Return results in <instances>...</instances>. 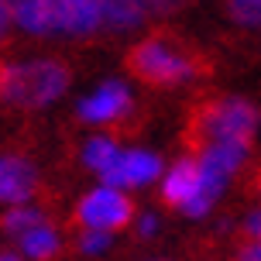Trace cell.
<instances>
[{
  "label": "cell",
  "mask_w": 261,
  "mask_h": 261,
  "mask_svg": "<svg viewBox=\"0 0 261 261\" xmlns=\"http://www.w3.org/2000/svg\"><path fill=\"white\" fill-rule=\"evenodd\" d=\"M11 17L24 31L41 35V38H52V35L83 38L103 24V4H93V0H24V4L11 7Z\"/></svg>",
  "instance_id": "6da1fadb"
},
{
  "label": "cell",
  "mask_w": 261,
  "mask_h": 261,
  "mask_svg": "<svg viewBox=\"0 0 261 261\" xmlns=\"http://www.w3.org/2000/svg\"><path fill=\"white\" fill-rule=\"evenodd\" d=\"M69 79H72V72L59 59L0 65V96L14 107L38 110V107H48L69 90Z\"/></svg>",
  "instance_id": "7a4b0ae2"
},
{
  "label": "cell",
  "mask_w": 261,
  "mask_h": 261,
  "mask_svg": "<svg viewBox=\"0 0 261 261\" xmlns=\"http://www.w3.org/2000/svg\"><path fill=\"white\" fill-rule=\"evenodd\" d=\"M127 69L148 86H172V83H179L193 72V62L186 55L172 52L162 41V35H151L127 52Z\"/></svg>",
  "instance_id": "3957f363"
},
{
  "label": "cell",
  "mask_w": 261,
  "mask_h": 261,
  "mask_svg": "<svg viewBox=\"0 0 261 261\" xmlns=\"http://www.w3.org/2000/svg\"><path fill=\"white\" fill-rule=\"evenodd\" d=\"M199 127L213 138V144L217 141L251 144V134L258 127V110L241 96H227L220 103H210L199 114Z\"/></svg>",
  "instance_id": "277c9868"
},
{
  "label": "cell",
  "mask_w": 261,
  "mask_h": 261,
  "mask_svg": "<svg viewBox=\"0 0 261 261\" xmlns=\"http://www.w3.org/2000/svg\"><path fill=\"white\" fill-rule=\"evenodd\" d=\"M76 220L83 227H90V230H120V227H127L134 220V206H130V199L120 189H93L79 199L76 206Z\"/></svg>",
  "instance_id": "5b68a950"
},
{
  "label": "cell",
  "mask_w": 261,
  "mask_h": 261,
  "mask_svg": "<svg viewBox=\"0 0 261 261\" xmlns=\"http://www.w3.org/2000/svg\"><path fill=\"white\" fill-rule=\"evenodd\" d=\"M158 172H162V162H158L151 151H117V158L107 165L100 175L107 179V189H117V186H138V182H151Z\"/></svg>",
  "instance_id": "8992f818"
},
{
  "label": "cell",
  "mask_w": 261,
  "mask_h": 261,
  "mask_svg": "<svg viewBox=\"0 0 261 261\" xmlns=\"http://www.w3.org/2000/svg\"><path fill=\"white\" fill-rule=\"evenodd\" d=\"M38 189V175H35V165L24 162V158L4 155L0 158V203H14L21 206L28 203Z\"/></svg>",
  "instance_id": "52a82bcc"
},
{
  "label": "cell",
  "mask_w": 261,
  "mask_h": 261,
  "mask_svg": "<svg viewBox=\"0 0 261 261\" xmlns=\"http://www.w3.org/2000/svg\"><path fill=\"white\" fill-rule=\"evenodd\" d=\"M127 110H130L127 86H124V83H107V86H100L93 96H86V100L79 103V117L100 124V120H117L120 114H127Z\"/></svg>",
  "instance_id": "ba28073f"
},
{
  "label": "cell",
  "mask_w": 261,
  "mask_h": 261,
  "mask_svg": "<svg viewBox=\"0 0 261 261\" xmlns=\"http://www.w3.org/2000/svg\"><path fill=\"white\" fill-rule=\"evenodd\" d=\"M196 182H199V172H196V162L193 158H182L175 162L172 172L165 175V186H162V199L169 206H186L196 193Z\"/></svg>",
  "instance_id": "9c48e42d"
},
{
  "label": "cell",
  "mask_w": 261,
  "mask_h": 261,
  "mask_svg": "<svg viewBox=\"0 0 261 261\" xmlns=\"http://www.w3.org/2000/svg\"><path fill=\"white\" fill-rule=\"evenodd\" d=\"M35 227H45V213L41 210H31V206H11L4 217H0V230H7V234H17L24 237L28 230H35Z\"/></svg>",
  "instance_id": "30bf717a"
},
{
  "label": "cell",
  "mask_w": 261,
  "mask_h": 261,
  "mask_svg": "<svg viewBox=\"0 0 261 261\" xmlns=\"http://www.w3.org/2000/svg\"><path fill=\"white\" fill-rule=\"evenodd\" d=\"M21 248H24L28 258L45 261V258H52L55 251H59V237H55L52 227H35V230H28V234L21 237Z\"/></svg>",
  "instance_id": "8fae6325"
},
{
  "label": "cell",
  "mask_w": 261,
  "mask_h": 261,
  "mask_svg": "<svg viewBox=\"0 0 261 261\" xmlns=\"http://www.w3.org/2000/svg\"><path fill=\"white\" fill-rule=\"evenodd\" d=\"M144 7L141 4H103V24L110 28H134L141 24Z\"/></svg>",
  "instance_id": "7c38bea8"
},
{
  "label": "cell",
  "mask_w": 261,
  "mask_h": 261,
  "mask_svg": "<svg viewBox=\"0 0 261 261\" xmlns=\"http://www.w3.org/2000/svg\"><path fill=\"white\" fill-rule=\"evenodd\" d=\"M114 158H117V144L107 141V138H93V141L86 144V151H83V162H86L93 172H103Z\"/></svg>",
  "instance_id": "4fadbf2b"
},
{
  "label": "cell",
  "mask_w": 261,
  "mask_h": 261,
  "mask_svg": "<svg viewBox=\"0 0 261 261\" xmlns=\"http://www.w3.org/2000/svg\"><path fill=\"white\" fill-rule=\"evenodd\" d=\"M227 11L241 24H261V0H234L227 4Z\"/></svg>",
  "instance_id": "5bb4252c"
},
{
  "label": "cell",
  "mask_w": 261,
  "mask_h": 261,
  "mask_svg": "<svg viewBox=\"0 0 261 261\" xmlns=\"http://www.w3.org/2000/svg\"><path fill=\"white\" fill-rule=\"evenodd\" d=\"M107 244H110V234H100V230H86V234L79 237V251H86V254H96Z\"/></svg>",
  "instance_id": "9a60e30c"
},
{
  "label": "cell",
  "mask_w": 261,
  "mask_h": 261,
  "mask_svg": "<svg viewBox=\"0 0 261 261\" xmlns=\"http://www.w3.org/2000/svg\"><path fill=\"white\" fill-rule=\"evenodd\" d=\"M244 234H248V237H258V241H261V210H258V213H251L248 220H244Z\"/></svg>",
  "instance_id": "2e32d148"
},
{
  "label": "cell",
  "mask_w": 261,
  "mask_h": 261,
  "mask_svg": "<svg viewBox=\"0 0 261 261\" xmlns=\"http://www.w3.org/2000/svg\"><path fill=\"white\" fill-rule=\"evenodd\" d=\"M7 24H11V4H0V38H4Z\"/></svg>",
  "instance_id": "e0dca14e"
},
{
  "label": "cell",
  "mask_w": 261,
  "mask_h": 261,
  "mask_svg": "<svg viewBox=\"0 0 261 261\" xmlns=\"http://www.w3.org/2000/svg\"><path fill=\"white\" fill-rule=\"evenodd\" d=\"M237 261H261V244H254V248H248V251H241V258Z\"/></svg>",
  "instance_id": "ac0fdd59"
},
{
  "label": "cell",
  "mask_w": 261,
  "mask_h": 261,
  "mask_svg": "<svg viewBox=\"0 0 261 261\" xmlns=\"http://www.w3.org/2000/svg\"><path fill=\"white\" fill-rule=\"evenodd\" d=\"M141 230H144V234H155V217H144V220H141Z\"/></svg>",
  "instance_id": "d6986e66"
},
{
  "label": "cell",
  "mask_w": 261,
  "mask_h": 261,
  "mask_svg": "<svg viewBox=\"0 0 261 261\" xmlns=\"http://www.w3.org/2000/svg\"><path fill=\"white\" fill-rule=\"evenodd\" d=\"M0 261H21L17 254H11V251H0Z\"/></svg>",
  "instance_id": "ffe728a7"
}]
</instances>
